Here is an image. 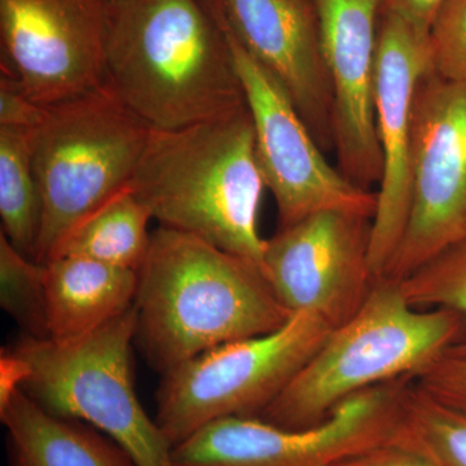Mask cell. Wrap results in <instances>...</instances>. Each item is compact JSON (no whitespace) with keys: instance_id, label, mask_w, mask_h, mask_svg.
I'll list each match as a JSON object with an SVG mask.
<instances>
[{"instance_id":"1","label":"cell","mask_w":466,"mask_h":466,"mask_svg":"<svg viewBox=\"0 0 466 466\" xmlns=\"http://www.w3.org/2000/svg\"><path fill=\"white\" fill-rule=\"evenodd\" d=\"M106 85L153 130H179L247 106L208 0H110Z\"/></svg>"},{"instance_id":"2","label":"cell","mask_w":466,"mask_h":466,"mask_svg":"<svg viewBox=\"0 0 466 466\" xmlns=\"http://www.w3.org/2000/svg\"><path fill=\"white\" fill-rule=\"evenodd\" d=\"M135 345L162 376L208 350L275 332L291 317L265 274L159 226L137 271Z\"/></svg>"},{"instance_id":"3","label":"cell","mask_w":466,"mask_h":466,"mask_svg":"<svg viewBox=\"0 0 466 466\" xmlns=\"http://www.w3.org/2000/svg\"><path fill=\"white\" fill-rule=\"evenodd\" d=\"M159 226L195 236L265 274L267 188L249 109L179 130H152L130 184Z\"/></svg>"},{"instance_id":"4","label":"cell","mask_w":466,"mask_h":466,"mask_svg":"<svg viewBox=\"0 0 466 466\" xmlns=\"http://www.w3.org/2000/svg\"><path fill=\"white\" fill-rule=\"evenodd\" d=\"M465 324L452 309L416 308L400 283L381 279L357 314L333 328L289 385L257 417L285 429L321 424L352 395L416 376L464 341Z\"/></svg>"},{"instance_id":"5","label":"cell","mask_w":466,"mask_h":466,"mask_svg":"<svg viewBox=\"0 0 466 466\" xmlns=\"http://www.w3.org/2000/svg\"><path fill=\"white\" fill-rule=\"evenodd\" d=\"M152 130L106 85L46 106L29 130L42 198L36 262L54 258L82 220L130 187Z\"/></svg>"},{"instance_id":"6","label":"cell","mask_w":466,"mask_h":466,"mask_svg":"<svg viewBox=\"0 0 466 466\" xmlns=\"http://www.w3.org/2000/svg\"><path fill=\"white\" fill-rule=\"evenodd\" d=\"M137 309L76 341L23 336L9 349L21 389L47 412L92 426L137 466H175L173 444L144 410L133 375Z\"/></svg>"},{"instance_id":"7","label":"cell","mask_w":466,"mask_h":466,"mask_svg":"<svg viewBox=\"0 0 466 466\" xmlns=\"http://www.w3.org/2000/svg\"><path fill=\"white\" fill-rule=\"evenodd\" d=\"M333 327L297 312L275 332L219 346L162 376L156 422L173 444L227 417H257L320 349Z\"/></svg>"},{"instance_id":"8","label":"cell","mask_w":466,"mask_h":466,"mask_svg":"<svg viewBox=\"0 0 466 466\" xmlns=\"http://www.w3.org/2000/svg\"><path fill=\"white\" fill-rule=\"evenodd\" d=\"M413 377L352 395L312 428H280L259 417L218 420L174 447V465L336 466L394 438Z\"/></svg>"},{"instance_id":"9","label":"cell","mask_w":466,"mask_h":466,"mask_svg":"<svg viewBox=\"0 0 466 466\" xmlns=\"http://www.w3.org/2000/svg\"><path fill=\"white\" fill-rule=\"evenodd\" d=\"M226 34L253 119L257 157L278 205L280 228L320 211L373 219L377 193L330 167L305 119L274 76L248 54L227 23L219 0H208Z\"/></svg>"},{"instance_id":"10","label":"cell","mask_w":466,"mask_h":466,"mask_svg":"<svg viewBox=\"0 0 466 466\" xmlns=\"http://www.w3.org/2000/svg\"><path fill=\"white\" fill-rule=\"evenodd\" d=\"M465 238L466 84L431 70L413 109L406 227L382 279L400 283Z\"/></svg>"},{"instance_id":"11","label":"cell","mask_w":466,"mask_h":466,"mask_svg":"<svg viewBox=\"0 0 466 466\" xmlns=\"http://www.w3.org/2000/svg\"><path fill=\"white\" fill-rule=\"evenodd\" d=\"M110 0H0L2 76L55 106L106 85Z\"/></svg>"},{"instance_id":"12","label":"cell","mask_w":466,"mask_h":466,"mask_svg":"<svg viewBox=\"0 0 466 466\" xmlns=\"http://www.w3.org/2000/svg\"><path fill=\"white\" fill-rule=\"evenodd\" d=\"M370 226V218L320 211L266 240L265 276L284 308L317 314L333 328L354 317L377 283Z\"/></svg>"},{"instance_id":"13","label":"cell","mask_w":466,"mask_h":466,"mask_svg":"<svg viewBox=\"0 0 466 466\" xmlns=\"http://www.w3.org/2000/svg\"><path fill=\"white\" fill-rule=\"evenodd\" d=\"M431 70L428 36L381 12L377 43L375 116L382 175L370 226V263L383 278L406 227L410 198L413 109L419 86Z\"/></svg>"},{"instance_id":"14","label":"cell","mask_w":466,"mask_h":466,"mask_svg":"<svg viewBox=\"0 0 466 466\" xmlns=\"http://www.w3.org/2000/svg\"><path fill=\"white\" fill-rule=\"evenodd\" d=\"M333 94V137L341 173L364 189L380 183L375 79L382 0H311Z\"/></svg>"},{"instance_id":"15","label":"cell","mask_w":466,"mask_h":466,"mask_svg":"<svg viewBox=\"0 0 466 466\" xmlns=\"http://www.w3.org/2000/svg\"><path fill=\"white\" fill-rule=\"evenodd\" d=\"M238 41L283 87L319 146H334L333 94L311 0H219Z\"/></svg>"},{"instance_id":"16","label":"cell","mask_w":466,"mask_h":466,"mask_svg":"<svg viewBox=\"0 0 466 466\" xmlns=\"http://www.w3.org/2000/svg\"><path fill=\"white\" fill-rule=\"evenodd\" d=\"M43 266L52 341L84 339L134 308V269L75 256L56 257Z\"/></svg>"},{"instance_id":"17","label":"cell","mask_w":466,"mask_h":466,"mask_svg":"<svg viewBox=\"0 0 466 466\" xmlns=\"http://www.w3.org/2000/svg\"><path fill=\"white\" fill-rule=\"evenodd\" d=\"M8 466H137L106 434L47 412L21 388L0 397Z\"/></svg>"},{"instance_id":"18","label":"cell","mask_w":466,"mask_h":466,"mask_svg":"<svg viewBox=\"0 0 466 466\" xmlns=\"http://www.w3.org/2000/svg\"><path fill=\"white\" fill-rule=\"evenodd\" d=\"M150 219L152 211L127 187L82 220L54 258L85 257L137 272L148 256L152 241Z\"/></svg>"},{"instance_id":"19","label":"cell","mask_w":466,"mask_h":466,"mask_svg":"<svg viewBox=\"0 0 466 466\" xmlns=\"http://www.w3.org/2000/svg\"><path fill=\"white\" fill-rule=\"evenodd\" d=\"M2 232L24 256L35 260L42 198L34 174L29 130L0 126Z\"/></svg>"},{"instance_id":"20","label":"cell","mask_w":466,"mask_h":466,"mask_svg":"<svg viewBox=\"0 0 466 466\" xmlns=\"http://www.w3.org/2000/svg\"><path fill=\"white\" fill-rule=\"evenodd\" d=\"M392 441L438 466H466V415L420 390L412 382Z\"/></svg>"},{"instance_id":"21","label":"cell","mask_w":466,"mask_h":466,"mask_svg":"<svg viewBox=\"0 0 466 466\" xmlns=\"http://www.w3.org/2000/svg\"><path fill=\"white\" fill-rule=\"evenodd\" d=\"M0 305L23 336L50 339L45 266L24 256L0 232Z\"/></svg>"},{"instance_id":"22","label":"cell","mask_w":466,"mask_h":466,"mask_svg":"<svg viewBox=\"0 0 466 466\" xmlns=\"http://www.w3.org/2000/svg\"><path fill=\"white\" fill-rule=\"evenodd\" d=\"M400 284L404 296L416 308L452 309L466 321V238ZM450 350L466 355V339Z\"/></svg>"},{"instance_id":"23","label":"cell","mask_w":466,"mask_h":466,"mask_svg":"<svg viewBox=\"0 0 466 466\" xmlns=\"http://www.w3.org/2000/svg\"><path fill=\"white\" fill-rule=\"evenodd\" d=\"M431 70L446 81L466 84V0H446L428 34Z\"/></svg>"},{"instance_id":"24","label":"cell","mask_w":466,"mask_h":466,"mask_svg":"<svg viewBox=\"0 0 466 466\" xmlns=\"http://www.w3.org/2000/svg\"><path fill=\"white\" fill-rule=\"evenodd\" d=\"M415 385L433 400L466 415V355L447 350L417 373Z\"/></svg>"},{"instance_id":"25","label":"cell","mask_w":466,"mask_h":466,"mask_svg":"<svg viewBox=\"0 0 466 466\" xmlns=\"http://www.w3.org/2000/svg\"><path fill=\"white\" fill-rule=\"evenodd\" d=\"M46 116V106L34 103L14 82L0 78V126L33 130Z\"/></svg>"},{"instance_id":"26","label":"cell","mask_w":466,"mask_h":466,"mask_svg":"<svg viewBox=\"0 0 466 466\" xmlns=\"http://www.w3.org/2000/svg\"><path fill=\"white\" fill-rule=\"evenodd\" d=\"M336 466H438L422 453L390 441L376 449L358 453Z\"/></svg>"},{"instance_id":"27","label":"cell","mask_w":466,"mask_h":466,"mask_svg":"<svg viewBox=\"0 0 466 466\" xmlns=\"http://www.w3.org/2000/svg\"><path fill=\"white\" fill-rule=\"evenodd\" d=\"M446 0H382V12L395 15L417 33L428 36L435 15Z\"/></svg>"},{"instance_id":"28","label":"cell","mask_w":466,"mask_h":466,"mask_svg":"<svg viewBox=\"0 0 466 466\" xmlns=\"http://www.w3.org/2000/svg\"></svg>"}]
</instances>
